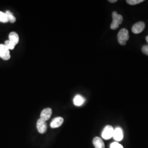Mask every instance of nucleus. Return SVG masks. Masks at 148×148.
Returning <instances> with one entry per match:
<instances>
[{
    "mask_svg": "<svg viewBox=\"0 0 148 148\" xmlns=\"http://www.w3.org/2000/svg\"><path fill=\"white\" fill-rule=\"evenodd\" d=\"M112 22L111 23L110 27L111 29L115 30L118 28L119 25L121 24L123 21V17L121 15L119 14L116 12H113L112 14Z\"/></svg>",
    "mask_w": 148,
    "mask_h": 148,
    "instance_id": "nucleus-1",
    "label": "nucleus"
},
{
    "mask_svg": "<svg viewBox=\"0 0 148 148\" xmlns=\"http://www.w3.org/2000/svg\"><path fill=\"white\" fill-rule=\"evenodd\" d=\"M129 39L128 31L126 29H122L117 35V40L119 43L121 45H125Z\"/></svg>",
    "mask_w": 148,
    "mask_h": 148,
    "instance_id": "nucleus-2",
    "label": "nucleus"
},
{
    "mask_svg": "<svg viewBox=\"0 0 148 148\" xmlns=\"http://www.w3.org/2000/svg\"><path fill=\"white\" fill-rule=\"evenodd\" d=\"M114 129L110 125H107L103 130L102 133H101V137L106 139L108 140L113 137Z\"/></svg>",
    "mask_w": 148,
    "mask_h": 148,
    "instance_id": "nucleus-3",
    "label": "nucleus"
},
{
    "mask_svg": "<svg viewBox=\"0 0 148 148\" xmlns=\"http://www.w3.org/2000/svg\"><path fill=\"white\" fill-rule=\"evenodd\" d=\"M0 58L4 60H8L11 58L10 50L3 44H0Z\"/></svg>",
    "mask_w": 148,
    "mask_h": 148,
    "instance_id": "nucleus-4",
    "label": "nucleus"
},
{
    "mask_svg": "<svg viewBox=\"0 0 148 148\" xmlns=\"http://www.w3.org/2000/svg\"><path fill=\"white\" fill-rule=\"evenodd\" d=\"M145 26V23L144 22L139 21L133 26L132 31L134 34H139L144 30Z\"/></svg>",
    "mask_w": 148,
    "mask_h": 148,
    "instance_id": "nucleus-5",
    "label": "nucleus"
},
{
    "mask_svg": "<svg viewBox=\"0 0 148 148\" xmlns=\"http://www.w3.org/2000/svg\"><path fill=\"white\" fill-rule=\"evenodd\" d=\"M112 137L114 138V139L117 142H120L123 139V130L121 127H116L115 129H114Z\"/></svg>",
    "mask_w": 148,
    "mask_h": 148,
    "instance_id": "nucleus-6",
    "label": "nucleus"
},
{
    "mask_svg": "<svg viewBox=\"0 0 148 148\" xmlns=\"http://www.w3.org/2000/svg\"><path fill=\"white\" fill-rule=\"evenodd\" d=\"M47 123L46 121L40 119L37 122V128L38 132L43 134L47 131Z\"/></svg>",
    "mask_w": 148,
    "mask_h": 148,
    "instance_id": "nucleus-7",
    "label": "nucleus"
},
{
    "mask_svg": "<svg viewBox=\"0 0 148 148\" xmlns=\"http://www.w3.org/2000/svg\"><path fill=\"white\" fill-rule=\"evenodd\" d=\"M52 110L51 108H47L45 109H43L40 115V119L43 120L45 121H47L49 119V118L52 115Z\"/></svg>",
    "mask_w": 148,
    "mask_h": 148,
    "instance_id": "nucleus-8",
    "label": "nucleus"
},
{
    "mask_svg": "<svg viewBox=\"0 0 148 148\" xmlns=\"http://www.w3.org/2000/svg\"><path fill=\"white\" fill-rule=\"evenodd\" d=\"M64 119L62 117H57L54 119L51 123V127L52 128L60 127L63 123Z\"/></svg>",
    "mask_w": 148,
    "mask_h": 148,
    "instance_id": "nucleus-9",
    "label": "nucleus"
},
{
    "mask_svg": "<svg viewBox=\"0 0 148 148\" xmlns=\"http://www.w3.org/2000/svg\"><path fill=\"white\" fill-rule=\"evenodd\" d=\"M73 101H74L75 106H82L84 104V103H85V98H84L82 95H76L74 97Z\"/></svg>",
    "mask_w": 148,
    "mask_h": 148,
    "instance_id": "nucleus-10",
    "label": "nucleus"
},
{
    "mask_svg": "<svg viewBox=\"0 0 148 148\" xmlns=\"http://www.w3.org/2000/svg\"><path fill=\"white\" fill-rule=\"evenodd\" d=\"M93 144L95 148H105V144L101 138H95L93 140Z\"/></svg>",
    "mask_w": 148,
    "mask_h": 148,
    "instance_id": "nucleus-11",
    "label": "nucleus"
},
{
    "mask_svg": "<svg viewBox=\"0 0 148 148\" xmlns=\"http://www.w3.org/2000/svg\"><path fill=\"white\" fill-rule=\"evenodd\" d=\"M9 40L16 45L19 41L18 35L15 32H11L9 35Z\"/></svg>",
    "mask_w": 148,
    "mask_h": 148,
    "instance_id": "nucleus-12",
    "label": "nucleus"
},
{
    "mask_svg": "<svg viewBox=\"0 0 148 148\" xmlns=\"http://www.w3.org/2000/svg\"><path fill=\"white\" fill-rule=\"evenodd\" d=\"M5 14L7 17L8 21L11 23H14L16 21V17L13 16L12 13L10 11H7L5 12Z\"/></svg>",
    "mask_w": 148,
    "mask_h": 148,
    "instance_id": "nucleus-13",
    "label": "nucleus"
},
{
    "mask_svg": "<svg viewBox=\"0 0 148 148\" xmlns=\"http://www.w3.org/2000/svg\"><path fill=\"white\" fill-rule=\"evenodd\" d=\"M0 22L3 23H6L8 22L5 13L2 12L1 11H0Z\"/></svg>",
    "mask_w": 148,
    "mask_h": 148,
    "instance_id": "nucleus-14",
    "label": "nucleus"
},
{
    "mask_svg": "<svg viewBox=\"0 0 148 148\" xmlns=\"http://www.w3.org/2000/svg\"><path fill=\"white\" fill-rule=\"evenodd\" d=\"M4 45H5V47L7 48L9 50L13 49L14 47H15V46H16V45L14 43H13L12 42H11L9 40L5 41Z\"/></svg>",
    "mask_w": 148,
    "mask_h": 148,
    "instance_id": "nucleus-15",
    "label": "nucleus"
},
{
    "mask_svg": "<svg viewBox=\"0 0 148 148\" xmlns=\"http://www.w3.org/2000/svg\"><path fill=\"white\" fill-rule=\"evenodd\" d=\"M143 1H144L143 0H127L126 1L127 3L131 5H136L143 2Z\"/></svg>",
    "mask_w": 148,
    "mask_h": 148,
    "instance_id": "nucleus-16",
    "label": "nucleus"
},
{
    "mask_svg": "<svg viewBox=\"0 0 148 148\" xmlns=\"http://www.w3.org/2000/svg\"><path fill=\"white\" fill-rule=\"evenodd\" d=\"M110 148H123V146L117 142H114L111 143Z\"/></svg>",
    "mask_w": 148,
    "mask_h": 148,
    "instance_id": "nucleus-17",
    "label": "nucleus"
},
{
    "mask_svg": "<svg viewBox=\"0 0 148 148\" xmlns=\"http://www.w3.org/2000/svg\"><path fill=\"white\" fill-rule=\"evenodd\" d=\"M142 52L145 55L148 56V46H144L142 48Z\"/></svg>",
    "mask_w": 148,
    "mask_h": 148,
    "instance_id": "nucleus-18",
    "label": "nucleus"
},
{
    "mask_svg": "<svg viewBox=\"0 0 148 148\" xmlns=\"http://www.w3.org/2000/svg\"><path fill=\"white\" fill-rule=\"evenodd\" d=\"M109 2H111V3H114V2H117V0H109Z\"/></svg>",
    "mask_w": 148,
    "mask_h": 148,
    "instance_id": "nucleus-19",
    "label": "nucleus"
},
{
    "mask_svg": "<svg viewBox=\"0 0 148 148\" xmlns=\"http://www.w3.org/2000/svg\"><path fill=\"white\" fill-rule=\"evenodd\" d=\"M146 40H147V41L148 43V36L147 37H146Z\"/></svg>",
    "mask_w": 148,
    "mask_h": 148,
    "instance_id": "nucleus-20",
    "label": "nucleus"
}]
</instances>
